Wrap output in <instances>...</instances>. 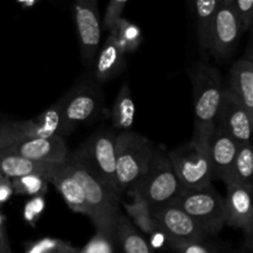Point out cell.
<instances>
[{
	"label": "cell",
	"instance_id": "cell-13",
	"mask_svg": "<svg viewBox=\"0 0 253 253\" xmlns=\"http://www.w3.org/2000/svg\"><path fill=\"white\" fill-rule=\"evenodd\" d=\"M225 197V216L226 225L246 232L249 242L252 241L253 209H252V185L236 182H227Z\"/></svg>",
	"mask_w": 253,
	"mask_h": 253
},
{
	"label": "cell",
	"instance_id": "cell-25",
	"mask_svg": "<svg viewBox=\"0 0 253 253\" xmlns=\"http://www.w3.org/2000/svg\"><path fill=\"white\" fill-rule=\"evenodd\" d=\"M194 6L198 40L202 52L208 51V35L217 7V0H190Z\"/></svg>",
	"mask_w": 253,
	"mask_h": 253
},
{
	"label": "cell",
	"instance_id": "cell-29",
	"mask_svg": "<svg viewBox=\"0 0 253 253\" xmlns=\"http://www.w3.org/2000/svg\"><path fill=\"white\" fill-rule=\"evenodd\" d=\"M29 136H31V120L15 123L0 121V150Z\"/></svg>",
	"mask_w": 253,
	"mask_h": 253
},
{
	"label": "cell",
	"instance_id": "cell-23",
	"mask_svg": "<svg viewBox=\"0 0 253 253\" xmlns=\"http://www.w3.org/2000/svg\"><path fill=\"white\" fill-rule=\"evenodd\" d=\"M62 105L63 98L36 118L31 119V136H62Z\"/></svg>",
	"mask_w": 253,
	"mask_h": 253
},
{
	"label": "cell",
	"instance_id": "cell-8",
	"mask_svg": "<svg viewBox=\"0 0 253 253\" xmlns=\"http://www.w3.org/2000/svg\"><path fill=\"white\" fill-rule=\"evenodd\" d=\"M244 27L232 2H217L208 35V51L216 59L231 57L236 49Z\"/></svg>",
	"mask_w": 253,
	"mask_h": 253
},
{
	"label": "cell",
	"instance_id": "cell-14",
	"mask_svg": "<svg viewBox=\"0 0 253 253\" xmlns=\"http://www.w3.org/2000/svg\"><path fill=\"white\" fill-rule=\"evenodd\" d=\"M152 215L157 220L160 229L167 236V241L208 237L200 230L197 222L174 203L152 210Z\"/></svg>",
	"mask_w": 253,
	"mask_h": 253
},
{
	"label": "cell",
	"instance_id": "cell-34",
	"mask_svg": "<svg viewBox=\"0 0 253 253\" xmlns=\"http://www.w3.org/2000/svg\"><path fill=\"white\" fill-rule=\"evenodd\" d=\"M232 5H234L240 20H241L244 31L249 30L252 25L253 0H232Z\"/></svg>",
	"mask_w": 253,
	"mask_h": 253
},
{
	"label": "cell",
	"instance_id": "cell-1",
	"mask_svg": "<svg viewBox=\"0 0 253 253\" xmlns=\"http://www.w3.org/2000/svg\"><path fill=\"white\" fill-rule=\"evenodd\" d=\"M72 174L84 192L89 215L96 229L108 232L116 239L115 225L121 194L106 184L77 152L69 153L66 160Z\"/></svg>",
	"mask_w": 253,
	"mask_h": 253
},
{
	"label": "cell",
	"instance_id": "cell-39",
	"mask_svg": "<svg viewBox=\"0 0 253 253\" xmlns=\"http://www.w3.org/2000/svg\"><path fill=\"white\" fill-rule=\"evenodd\" d=\"M189 1H190V0H189Z\"/></svg>",
	"mask_w": 253,
	"mask_h": 253
},
{
	"label": "cell",
	"instance_id": "cell-5",
	"mask_svg": "<svg viewBox=\"0 0 253 253\" xmlns=\"http://www.w3.org/2000/svg\"><path fill=\"white\" fill-rule=\"evenodd\" d=\"M183 188L168 152L155 148L147 172L133 190L147 202L152 211L163 205L174 203Z\"/></svg>",
	"mask_w": 253,
	"mask_h": 253
},
{
	"label": "cell",
	"instance_id": "cell-3",
	"mask_svg": "<svg viewBox=\"0 0 253 253\" xmlns=\"http://www.w3.org/2000/svg\"><path fill=\"white\" fill-rule=\"evenodd\" d=\"M155 146L132 131L116 133V182L121 193L135 189L150 166Z\"/></svg>",
	"mask_w": 253,
	"mask_h": 253
},
{
	"label": "cell",
	"instance_id": "cell-22",
	"mask_svg": "<svg viewBox=\"0 0 253 253\" xmlns=\"http://www.w3.org/2000/svg\"><path fill=\"white\" fill-rule=\"evenodd\" d=\"M130 193L132 195V203H125L124 208H125L126 214L131 219L132 224L146 235H150L155 230L160 229V225L152 215L147 202L135 190Z\"/></svg>",
	"mask_w": 253,
	"mask_h": 253
},
{
	"label": "cell",
	"instance_id": "cell-36",
	"mask_svg": "<svg viewBox=\"0 0 253 253\" xmlns=\"http://www.w3.org/2000/svg\"><path fill=\"white\" fill-rule=\"evenodd\" d=\"M10 252H11V247H10L9 239H7L4 217H2L1 211H0V253H10Z\"/></svg>",
	"mask_w": 253,
	"mask_h": 253
},
{
	"label": "cell",
	"instance_id": "cell-27",
	"mask_svg": "<svg viewBox=\"0 0 253 253\" xmlns=\"http://www.w3.org/2000/svg\"><path fill=\"white\" fill-rule=\"evenodd\" d=\"M11 184L16 194L35 197L46 194L48 180L40 174H26L11 178Z\"/></svg>",
	"mask_w": 253,
	"mask_h": 253
},
{
	"label": "cell",
	"instance_id": "cell-9",
	"mask_svg": "<svg viewBox=\"0 0 253 253\" xmlns=\"http://www.w3.org/2000/svg\"><path fill=\"white\" fill-rule=\"evenodd\" d=\"M101 101L100 89L90 82L68 91L63 96L62 105V136L69 135L79 125L95 118Z\"/></svg>",
	"mask_w": 253,
	"mask_h": 253
},
{
	"label": "cell",
	"instance_id": "cell-28",
	"mask_svg": "<svg viewBox=\"0 0 253 253\" xmlns=\"http://www.w3.org/2000/svg\"><path fill=\"white\" fill-rule=\"evenodd\" d=\"M24 251L26 253H76L79 252V249L63 240L43 237L36 241L27 242Z\"/></svg>",
	"mask_w": 253,
	"mask_h": 253
},
{
	"label": "cell",
	"instance_id": "cell-17",
	"mask_svg": "<svg viewBox=\"0 0 253 253\" xmlns=\"http://www.w3.org/2000/svg\"><path fill=\"white\" fill-rule=\"evenodd\" d=\"M253 115V61L251 47L237 59L230 69L229 84L226 86Z\"/></svg>",
	"mask_w": 253,
	"mask_h": 253
},
{
	"label": "cell",
	"instance_id": "cell-11",
	"mask_svg": "<svg viewBox=\"0 0 253 253\" xmlns=\"http://www.w3.org/2000/svg\"><path fill=\"white\" fill-rule=\"evenodd\" d=\"M5 148L22 157L44 163L63 162L69 156L68 146L63 136L61 135L47 136V137L29 136L15 141Z\"/></svg>",
	"mask_w": 253,
	"mask_h": 253
},
{
	"label": "cell",
	"instance_id": "cell-16",
	"mask_svg": "<svg viewBox=\"0 0 253 253\" xmlns=\"http://www.w3.org/2000/svg\"><path fill=\"white\" fill-rule=\"evenodd\" d=\"M46 179L57 188L59 194L63 197V199L66 200L68 207L73 211L88 216L89 209L85 197H84V192L78 180L72 174L66 161L54 163L49 169Z\"/></svg>",
	"mask_w": 253,
	"mask_h": 253
},
{
	"label": "cell",
	"instance_id": "cell-32",
	"mask_svg": "<svg viewBox=\"0 0 253 253\" xmlns=\"http://www.w3.org/2000/svg\"><path fill=\"white\" fill-rule=\"evenodd\" d=\"M127 0H110L106 7L105 16H104L103 26L104 29L109 30L114 25V22L121 16Z\"/></svg>",
	"mask_w": 253,
	"mask_h": 253
},
{
	"label": "cell",
	"instance_id": "cell-7",
	"mask_svg": "<svg viewBox=\"0 0 253 253\" xmlns=\"http://www.w3.org/2000/svg\"><path fill=\"white\" fill-rule=\"evenodd\" d=\"M76 152L106 184L123 195L116 182V133L106 128L96 131Z\"/></svg>",
	"mask_w": 253,
	"mask_h": 253
},
{
	"label": "cell",
	"instance_id": "cell-30",
	"mask_svg": "<svg viewBox=\"0 0 253 253\" xmlns=\"http://www.w3.org/2000/svg\"><path fill=\"white\" fill-rule=\"evenodd\" d=\"M118 240L103 230L96 229L95 235L79 249L81 253H113L116 250Z\"/></svg>",
	"mask_w": 253,
	"mask_h": 253
},
{
	"label": "cell",
	"instance_id": "cell-20",
	"mask_svg": "<svg viewBox=\"0 0 253 253\" xmlns=\"http://www.w3.org/2000/svg\"><path fill=\"white\" fill-rule=\"evenodd\" d=\"M115 234L123 251L127 253H151L153 251L147 240L138 232L137 227L121 211H119L116 217Z\"/></svg>",
	"mask_w": 253,
	"mask_h": 253
},
{
	"label": "cell",
	"instance_id": "cell-19",
	"mask_svg": "<svg viewBox=\"0 0 253 253\" xmlns=\"http://www.w3.org/2000/svg\"><path fill=\"white\" fill-rule=\"evenodd\" d=\"M54 163H44L22 157L6 148L0 150V173L9 178L26 174H40L47 178L49 169Z\"/></svg>",
	"mask_w": 253,
	"mask_h": 253
},
{
	"label": "cell",
	"instance_id": "cell-4",
	"mask_svg": "<svg viewBox=\"0 0 253 253\" xmlns=\"http://www.w3.org/2000/svg\"><path fill=\"white\" fill-rule=\"evenodd\" d=\"M174 204L184 210L207 236L217 235L226 225L225 198L211 185L183 188Z\"/></svg>",
	"mask_w": 253,
	"mask_h": 253
},
{
	"label": "cell",
	"instance_id": "cell-37",
	"mask_svg": "<svg viewBox=\"0 0 253 253\" xmlns=\"http://www.w3.org/2000/svg\"><path fill=\"white\" fill-rule=\"evenodd\" d=\"M17 1L21 5H24V6H32V5L36 4L39 0H17Z\"/></svg>",
	"mask_w": 253,
	"mask_h": 253
},
{
	"label": "cell",
	"instance_id": "cell-15",
	"mask_svg": "<svg viewBox=\"0 0 253 253\" xmlns=\"http://www.w3.org/2000/svg\"><path fill=\"white\" fill-rule=\"evenodd\" d=\"M239 145L240 143L229 132L219 125H215L208 142V152L214 178L221 179L222 182L227 179Z\"/></svg>",
	"mask_w": 253,
	"mask_h": 253
},
{
	"label": "cell",
	"instance_id": "cell-10",
	"mask_svg": "<svg viewBox=\"0 0 253 253\" xmlns=\"http://www.w3.org/2000/svg\"><path fill=\"white\" fill-rule=\"evenodd\" d=\"M74 21L82 56L85 63L94 61L100 41L98 0H76L74 1Z\"/></svg>",
	"mask_w": 253,
	"mask_h": 253
},
{
	"label": "cell",
	"instance_id": "cell-2",
	"mask_svg": "<svg viewBox=\"0 0 253 253\" xmlns=\"http://www.w3.org/2000/svg\"><path fill=\"white\" fill-rule=\"evenodd\" d=\"M190 78L194 104V131L192 140L208 146L216 124L217 110L224 90L221 73L216 67L200 62L193 67Z\"/></svg>",
	"mask_w": 253,
	"mask_h": 253
},
{
	"label": "cell",
	"instance_id": "cell-24",
	"mask_svg": "<svg viewBox=\"0 0 253 253\" xmlns=\"http://www.w3.org/2000/svg\"><path fill=\"white\" fill-rule=\"evenodd\" d=\"M252 174H253V152L251 143L245 142L240 143L237 148L236 156L234 158L227 182H236L241 184L252 185Z\"/></svg>",
	"mask_w": 253,
	"mask_h": 253
},
{
	"label": "cell",
	"instance_id": "cell-12",
	"mask_svg": "<svg viewBox=\"0 0 253 253\" xmlns=\"http://www.w3.org/2000/svg\"><path fill=\"white\" fill-rule=\"evenodd\" d=\"M252 121V114L247 111L244 104L226 86H224L215 125L224 128L239 143H245L250 142Z\"/></svg>",
	"mask_w": 253,
	"mask_h": 253
},
{
	"label": "cell",
	"instance_id": "cell-18",
	"mask_svg": "<svg viewBox=\"0 0 253 253\" xmlns=\"http://www.w3.org/2000/svg\"><path fill=\"white\" fill-rule=\"evenodd\" d=\"M125 54L110 32L94 64V77L96 81L106 82L118 76L125 67Z\"/></svg>",
	"mask_w": 253,
	"mask_h": 253
},
{
	"label": "cell",
	"instance_id": "cell-6",
	"mask_svg": "<svg viewBox=\"0 0 253 253\" xmlns=\"http://www.w3.org/2000/svg\"><path fill=\"white\" fill-rule=\"evenodd\" d=\"M174 172L184 188H202L214 178L208 146L190 140L168 152Z\"/></svg>",
	"mask_w": 253,
	"mask_h": 253
},
{
	"label": "cell",
	"instance_id": "cell-26",
	"mask_svg": "<svg viewBox=\"0 0 253 253\" xmlns=\"http://www.w3.org/2000/svg\"><path fill=\"white\" fill-rule=\"evenodd\" d=\"M109 31L114 35L120 48L125 53L136 51L142 41V31L140 27L133 22L124 19L123 16H120L114 22Z\"/></svg>",
	"mask_w": 253,
	"mask_h": 253
},
{
	"label": "cell",
	"instance_id": "cell-33",
	"mask_svg": "<svg viewBox=\"0 0 253 253\" xmlns=\"http://www.w3.org/2000/svg\"><path fill=\"white\" fill-rule=\"evenodd\" d=\"M44 209V198L43 195H35L27 204L25 205L24 209V219L29 224H34Z\"/></svg>",
	"mask_w": 253,
	"mask_h": 253
},
{
	"label": "cell",
	"instance_id": "cell-21",
	"mask_svg": "<svg viewBox=\"0 0 253 253\" xmlns=\"http://www.w3.org/2000/svg\"><path fill=\"white\" fill-rule=\"evenodd\" d=\"M135 115L136 106L130 86L127 84H123L114 103L113 111H111V123L116 130L127 131L132 127L135 123Z\"/></svg>",
	"mask_w": 253,
	"mask_h": 253
},
{
	"label": "cell",
	"instance_id": "cell-38",
	"mask_svg": "<svg viewBox=\"0 0 253 253\" xmlns=\"http://www.w3.org/2000/svg\"><path fill=\"white\" fill-rule=\"evenodd\" d=\"M219 2H232V0H217Z\"/></svg>",
	"mask_w": 253,
	"mask_h": 253
},
{
	"label": "cell",
	"instance_id": "cell-31",
	"mask_svg": "<svg viewBox=\"0 0 253 253\" xmlns=\"http://www.w3.org/2000/svg\"><path fill=\"white\" fill-rule=\"evenodd\" d=\"M167 246L173 251L180 253H215L220 251L215 245L209 244L207 239L173 240L167 241Z\"/></svg>",
	"mask_w": 253,
	"mask_h": 253
},
{
	"label": "cell",
	"instance_id": "cell-35",
	"mask_svg": "<svg viewBox=\"0 0 253 253\" xmlns=\"http://www.w3.org/2000/svg\"><path fill=\"white\" fill-rule=\"evenodd\" d=\"M12 194H14V189H12L11 178L0 173V204L6 203Z\"/></svg>",
	"mask_w": 253,
	"mask_h": 253
}]
</instances>
